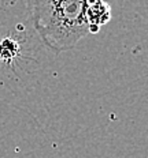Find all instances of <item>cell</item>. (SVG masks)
Segmentation results:
<instances>
[{"label":"cell","mask_w":148,"mask_h":158,"mask_svg":"<svg viewBox=\"0 0 148 158\" xmlns=\"http://www.w3.org/2000/svg\"><path fill=\"white\" fill-rule=\"evenodd\" d=\"M85 0H32V23L55 55L77 47L89 34Z\"/></svg>","instance_id":"cell-1"},{"label":"cell","mask_w":148,"mask_h":158,"mask_svg":"<svg viewBox=\"0 0 148 158\" xmlns=\"http://www.w3.org/2000/svg\"><path fill=\"white\" fill-rule=\"evenodd\" d=\"M111 7L106 2H99L95 4H88L87 7V21L89 23V34H97L100 27L110 22Z\"/></svg>","instance_id":"cell-2"},{"label":"cell","mask_w":148,"mask_h":158,"mask_svg":"<svg viewBox=\"0 0 148 158\" xmlns=\"http://www.w3.org/2000/svg\"><path fill=\"white\" fill-rule=\"evenodd\" d=\"M19 55V44L15 40L4 37L0 40V61L10 64L18 57Z\"/></svg>","instance_id":"cell-3"},{"label":"cell","mask_w":148,"mask_h":158,"mask_svg":"<svg viewBox=\"0 0 148 158\" xmlns=\"http://www.w3.org/2000/svg\"><path fill=\"white\" fill-rule=\"evenodd\" d=\"M85 2H87V4H95V3H99L101 0H85Z\"/></svg>","instance_id":"cell-4"}]
</instances>
